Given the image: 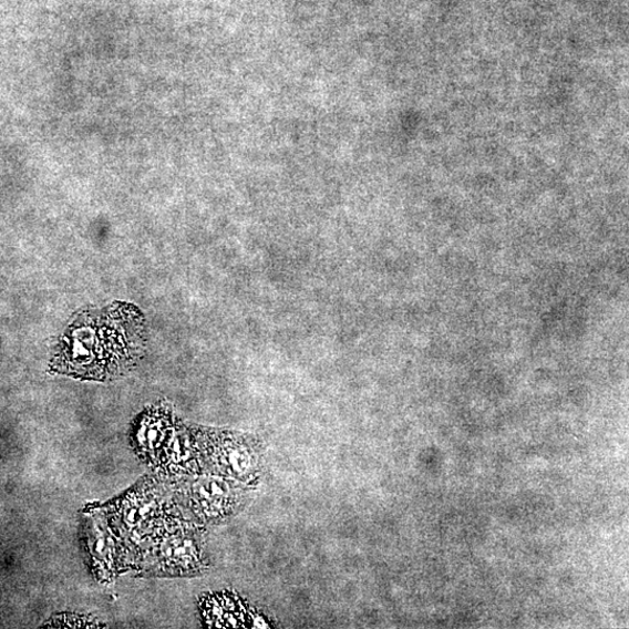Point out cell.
<instances>
[{
  "mask_svg": "<svg viewBox=\"0 0 629 629\" xmlns=\"http://www.w3.org/2000/svg\"><path fill=\"white\" fill-rule=\"evenodd\" d=\"M145 347L142 312L131 305H114L82 313L65 330L52 370L79 379L111 380L136 367Z\"/></svg>",
  "mask_w": 629,
  "mask_h": 629,
  "instance_id": "1",
  "label": "cell"
},
{
  "mask_svg": "<svg viewBox=\"0 0 629 629\" xmlns=\"http://www.w3.org/2000/svg\"><path fill=\"white\" fill-rule=\"evenodd\" d=\"M208 453L224 475L238 480L250 476L257 462L252 448L233 437L213 436L208 440Z\"/></svg>",
  "mask_w": 629,
  "mask_h": 629,
  "instance_id": "2",
  "label": "cell"
},
{
  "mask_svg": "<svg viewBox=\"0 0 629 629\" xmlns=\"http://www.w3.org/2000/svg\"><path fill=\"white\" fill-rule=\"evenodd\" d=\"M173 423L168 415L162 412L146 414L134 432V444L138 453L154 463L163 453L173 435Z\"/></svg>",
  "mask_w": 629,
  "mask_h": 629,
  "instance_id": "3",
  "label": "cell"
},
{
  "mask_svg": "<svg viewBox=\"0 0 629 629\" xmlns=\"http://www.w3.org/2000/svg\"><path fill=\"white\" fill-rule=\"evenodd\" d=\"M192 501L194 508L205 518H221L231 509L233 491L227 483L206 480L193 487Z\"/></svg>",
  "mask_w": 629,
  "mask_h": 629,
  "instance_id": "4",
  "label": "cell"
},
{
  "mask_svg": "<svg viewBox=\"0 0 629 629\" xmlns=\"http://www.w3.org/2000/svg\"><path fill=\"white\" fill-rule=\"evenodd\" d=\"M121 505L123 525L128 532L142 534L147 529L151 519L157 518V503L155 498L146 496L145 493H133Z\"/></svg>",
  "mask_w": 629,
  "mask_h": 629,
  "instance_id": "5",
  "label": "cell"
},
{
  "mask_svg": "<svg viewBox=\"0 0 629 629\" xmlns=\"http://www.w3.org/2000/svg\"><path fill=\"white\" fill-rule=\"evenodd\" d=\"M198 560V546L189 536H175L164 550V566L173 571L194 570Z\"/></svg>",
  "mask_w": 629,
  "mask_h": 629,
  "instance_id": "6",
  "label": "cell"
},
{
  "mask_svg": "<svg viewBox=\"0 0 629 629\" xmlns=\"http://www.w3.org/2000/svg\"><path fill=\"white\" fill-rule=\"evenodd\" d=\"M235 606V601L230 598H212L205 606V615L212 626L238 627L241 621Z\"/></svg>",
  "mask_w": 629,
  "mask_h": 629,
  "instance_id": "7",
  "label": "cell"
},
{
  "mask_svg": "<svg viewBox=\"0 0 629 629\" xmlns=\"http://www.w3.org/2000/svg\"><path fill=\"white\" fill-rule=\"evenodd\" d=\"M53 627H72V628H78V627H95L93 626L94 622L90 621L86 618H80V617H75V616H66V617H60L55 620H53Z\"/></svg>",
  "mask_w": 629,
  "mask_h": 629,
  "instance_id": "8",
  "label": "cell"
}]
</instances>
